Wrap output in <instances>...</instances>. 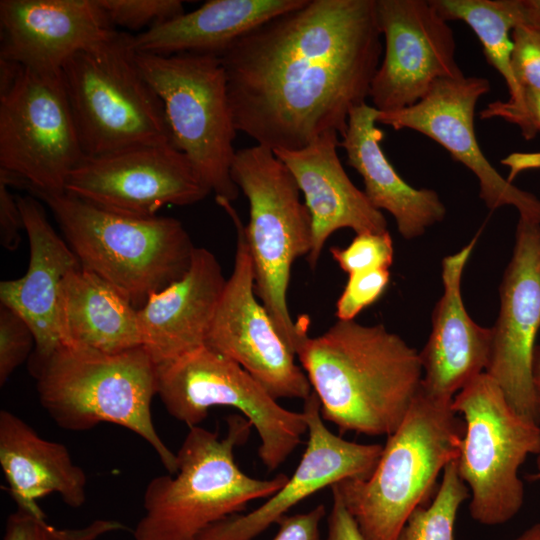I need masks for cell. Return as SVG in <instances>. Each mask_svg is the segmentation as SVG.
Masks as SVG:
<instances>
[{
    "label": "cell",
    "mask_w": 540,
    "mask_h": 540,
    "mask_svg": "<svg viewBox=\"0 0 540 540\" xmlns=\"http://www.w3.org/2000/svg\"><path fill=\"white\" fill-rule=\"evenodd\" d=\"M333 259L346 273L389 269L393 262V241L388 230L356 234L345 248H330Z\"/></svg>",
    "instance_id": "4dcf8cb0"
},
{
    "label": "cell",
    "mask_w": 540,
    "mask_h": 540,
    "mask_svg": "<svg viewBox=\"0 0 540 540\" xmlns=\"http://www.w3.org/2000/svg\"><path fill=\"white\" fill-rule=\"evenodd\" d=\"M452 409L464 422L456 465L469 489L470 516L482 525L504 524L523 505L519 469L540 453V424L520 416L485 372L453 397Z\"/></svg>",
    "instance_id": "30bf717a"
},
{
    "label": "cell",
    "mask_w": 540,
    "mask_h": 540,
    "mask_svg": "<svg viewBox=\"0 0 540 540\" xmlns=\"http://www.w3.org/2000/svg\"><path fill=\"white\" fill-rule=\"evenodd\" d=\"M124 529L121 522L111 519H97L82 528L58 529L45 517L17 509L7 519L3 540H96Z\"/></svg>",
    "instance_id": "f546056e"
},
{
    "label": "cell",
    "mask_w": 540,
    "mask_h": 540,
    "mask_svg": "<svg viewBox=\"0 0 540 540\" xmlns=\"http://www.w3.org/2000/svg\"><path fill=\"white\" fill-rule=\"evenodd\" d=\"M84 157L61 72L0 60V175L60 194Z\"/></svg>",
    "instance_id": "9c48e42d"
},
{
    "label": "cell",
    "mask_w": 540,
    "mask_h": 540,
    "mask_svg": "<svg viewBox=\"0 0 540 540\" xmlns=\"http://www.w3.org/2000/svg\"><path fill=\"white\" fill-rule=\"evenodd\" d=\"M226 280L216 256L196 247L185 275L137 310L142 347L156 365L205 345Z\"/></svg>",
    "instance_id": "603a6c76"
},
{
    "label": "cell",
    "mask_w": 540,
    "mask_h": 540,
    "mask_svg": "<svg viewBox=\"0 0 540 540\" xmlns=\"http://www.w3.org/2000/svg\"><path fill=\"white\" fill-rule=\"evenodd\" d=\"M35 348V337L27 322L9 307L0 306V385L27 359Z\"/></svg>",
    "instance_id": "d6a6232c"
},
{
    "label": "cell",
    "mask_w": 540,
    "mask_h": 540,
    "mask_svg": "<svg viewBox=\"0 0 540 540\" xmlns=\"http://www.w3.org/2000/svg\"><path fill=\"white\" fill-rule=\"evenodd\" d=\"M9 187L6 179L0 176V243L5 249L14 251L19 246L24 223L17 197Z\"/></svg>",
    "instance_id": "8d00e7d4"
},
{
    "label": "cell",
    "mask_w": 540,
    "mask_h": 540,
    "mask_svg": "<svg viewBox=\"0 0 540 540\" xmlns=\"http://www.w3.org/2000/svg\"><path fill=\"white\" fill-rule=\"evenodd\" d=\"M502 118L519 127L526 140L540 133V91L525 90L518 103L494 101L481 112V119Z\"/></svg>",
    "instance_id": "d590c367"
},
{
    "label": "cell",
    "mask_w": 540,
    "mask_h": 540,
    "mask_svg": "<svg viewBox=\"0 0 540 540\" xmlns=\"http://www.w3.org/2000/svg\"><path fill=\"white\" fill-rule=\"evenodd\" d=\"M532 382L535 397V405L540 422V345H537L534 352L532 366Z\"/></svg>",
    "instance_id": "60d3db41"
},
{
    "label": "cell",
    "mask_w": 540,
    "mask_h": 540,
    "mask_svg": "<svg viewBox=\"0 0 540 540\" xmlns=\"http://www.w3.org/2000/svg\"><path fill=\"white\" fill-rule=\"evenodd\" d=\"M251 428L239 414L227 418L223 437L201 426L189 428L176 453V473L157 476L145 488V512L133 531L134 540H195L249 502L279 490L287 475L254 478L235 461L234 450L247 441Z\"/></svg>",
    "instance_id": "3957f363"
},
{
    "label": "cell",
    "mask_w": 540,
    "mask_h": 540,
    "mask_svg": "<svg viewBox=\"0 0 540 540\" xmlns=\"http://www.w3.org/2000/svg\"><path fill=\"white\" fill-rule=\"evenodd\" d=\"M330 488L332 507L328 516V532L325 540H366L336 487L333 485Z\"/></svg>",
    "instance_id": "f35d334b"
},
{
    "label": "cell",
    "mask_w": 540,
    "mask_h": 540,
    "mask_svg": "<svg viewBox=\"0 0 540 540\" xmlns=\"http://www.w3.org/2000/svg\"><path fill=\"white\" fill-rule=\"evenodd\" d=\"M376 11L384 55L369 97L378 111L410 107L437 80L464 75L453 30L432 0H376Z\"/></svg>",
    "instance_id": "9a60e30c"
},
{
    "label": "cell",
    "mask_w": 540,
    "mask_h": 540,
    "mask_svg": "<svg viewBox=\"0 0 540 540\" xmlns=\"http://www.w3.org/2000/svg\"><path fill=\"white\" fill-rule=\"evenodd\" d=\"M0 465L18 509L45 517L38 500L57 493L72 508L85 504L87 476L68 448L41 436L23 419L0 411Z\"/></svg>",
    "instance_id": "d4e9b609"
},
{
    "label": "cell",
    "mask_w": 540,
    "mask_h": 540,
    "mask_svg": "<svg viewBox=\"0 0 540 540\" xmlns=\"http://www.w3.org/2000/svg\"><path fill=\"white\" fill-rule=\"evenodd\" d=\"M515 245L500 286L486 372L522 417L540 424L532 366L540 328V224L519 218Z\"/></svg>",
    "instance_id": "e0dca14e"
},
{
    "label": "cell",
    "mask_w": 540,
    "mask_h": 540,
    "mask_svg": "<svg viewBox=\"0 0 540 540\" xmlns=\"http://www.w3.org/2000/svg\"><path fill=\"white\" fill-rule=\"evenodd\" d=\"M489 91L490 82L484 77L439 79L416 104L396 111H379L377 123L395 130L411 129L434 140L474 173L480 198L489 209L513 206L519 218L540 224V200L503 178L479 146L474 129L475 108Z\"/></svg>",
    "instance_id": "2e32d148"
},
{
    "label": "cell",
    "mask_w": 540,
    "mask_h": 540,
    "mask_svg": "<svg viewBox=\"0 0 540 540\" xmlns=\"http://www.w3.org/2000/svg\"><path fill=\"white\" fill-rule=\"evenodd\" d=\"M32 194L50 209L81 267L111 284L137 310L191 265L196 247L176 218L123 215L66 192Z\"/></svg>",
    "instance_id": "5b68a950"
},
{
    "label": "cell",
    "mask_w": 540,
    "mask_h": 540,
    "mask_svg": "<svg viewBox=\"0 0 540 540\" xmlns=\"http://www.w3.org/2000/svg\"><path fill=\"white\" fill-rule=\"evenodd\" d=\"M513 540H540V523L532 525Z\"/></svg>",
    "instance_id": "b9f144b4"
},
{
    "label": "cell",
    "mask_w": 540,
    "mask_h": 540,
    "mask_svg": "<svg viewBox=\"0 0 540 540\" xmlns=\"http://www.w3.org/2000/svg\"><path fill=\"white\" fill-rule=\"evenodd\" d=\"M338 135L327 131L302 149L274 150L294 177L310 213L312 246L307 261L311 269L334 232L345 228L356 234L387 230L383 213L344 170L337 153Z\"/></svg>",
    "instance_id": "7402d4cb"
},
{
    "label": "cell",
    "mask_w": 540,
    "mask_h": 540,
    "mask_svg": "<svg viewBox=\"0 0 540 540\" xmlns=\"http://www.w3.org/2000/svg\"><path fill=\"white\" fill-rule=\"evenodd\" d=\"M323 420L341 434H392L421 388L419 352L383 325L338 320L296 352Z\"/></svg>",
    "instance_id": "7a4b0ae2"
},
{
    "label": "cell",
    "mask_w": 540,
    "mask_h": 540,
    "mask_svg": "<svg viewBox=\"0 0 540 540\" xmlns=\"http://www.w3.org/2000/svg\"><path fill=\"white\" fill-rule=\"evenodd\" d=\"M463 434L452 401L420 388L371 475L334 484L366 540H397L413 511L427 504L440 473L458 458Z\"/></svg>",
    "instance_id": "277c9868"
},
{
    "label": "cell",
    "mask_w": 540,
    "mask_h": 540,
    "mask_svg": "<svg viewBox=\"0 0 540 540\" xmlns=\"http://www.w3.org/2000/svg\"><path fill=\"white\" fill-rule=\"evenodd\" d=\"M446 20L465 22L476 34L487 61L504 78L512 103L520 102L511 69L512 30L522 24L520 0H432Z\"/></svg>",
    "instance_id": "83f0119b"
},
{
    "label": "cell",
    "mask_w": 540,
    "mask_h": 540,
    "mask_svg": "<svg viewBox=\"0 0 540 540\" xmlns=\"http://www.w3.org/2000/svg\"><path fill=\"white\" fill-rule=\"evenodd\" d=\"M378 112L367 103L354 108L339 146L347 164L361 175L370 203L394 217L403 238H417L444 219L446 208L436 191L412 187L394 169L381 147L384 133L376 125Z\"/></svg>",
    "instance_id": "cb8c5ba5"
},
{
    "label": "cell",
    "mask_w": 540,
    "mask_h": 540,
    "mask_svg": "<svg viewBox=\"0 0 540 540\" xmlns=\"http://www.w3.org/2000/svg\"><path fill=\"white\" fill-rule=\"evenodd\" d=\"M215 200L233 223L236 250L205 345L239 364L276 400L305 401L312 393L307 375L256 296L245 224L231 201Z\"/></svg>",
    "instance_id": "4fadbf2b"
},
{
    "label": "cell",
    "mask_w": 540,
    "mask_h": 540,
    "mask_svg": "<svg viewBox=\"0 0 540 540\" xmlns=\"http://www.w3.org/2000/svg\"><path fill=\"white\" fill-rule=\"evenodd\" d=\"M132 36L117 30L63 65L66 94L86 157L173 143L161 99L136 63Z\"/></svg>",
    "instance_id": "ba28073f"
},
{
    "label": "cell",
    "mask_w": 540,
    "mask_h": 540,
    "mask_svg": "<svg viewBox=\"0 0 540 540\" xmlns=\"http://www.w3.org/2000/svg\"><path fill=\"white\" fill-rule=\"evenodd\" d=\"M32 376L42 407L59 427L80 432L119 425L145 440L169 474L176 473V453L152 420L157 365L142 346L117 353L61 346Z\"/></svg>",
    "instance_id": "8992f818"
},
{
    "label": "cell",
    "mask_w": 540,
    "mask_h": 540,
    "mask_svg": "<svg viewBox=\"0 0 540 540\" xmlns=\"http://www.w3.org/2000/svg\"><path fill=\"white\" fill-rule=\"evenodd\" d=\"M28 236L30 257L26 273L0 283V301L30 326L35 348L28 360L31 375L61 345L58 299L63 279L81 266L65 239L50 224L35 196H16Z\"/></svg>",
    "instance_id": "ffe728a7"
},
{
    "label": "cell",
    "mask_w": 540,
    "mask_h": 540,
    "mask_svg": "<svg viewBox=\"0 0 540 540\" xmlns=\"http://www.w3.org/2000/svg\"><path fill=\"white\" fill-rule=\"evenodd\" d=\"M58 328L66 347L117 353L142 346L137 309L111 284L81 266L62 281Z\"/></svg>",
    "instance_id": "4316f807"
},
{
    "label": "cell",
    "mask_w": 540,
    "mask_h": 540,
    "mask_svg": "<svg viewBox=\"0 0 540 540\" xmlns=\"http://www.w3.org/2000/svg\"><path fill=\"white\" fill-rule=\"evenodd\" d=\"M157 395L188 428L200 426L213 407H232L250 421L269 471L278 468L307 432L303 412L282 407L239 364L206 345L157 365Z\"/></svg>",
    "instance_id": "7c38bea8"
},
{
    "label": "cell",
    "mask_w": 540,
    "mask_h": 540,
    "mask_svg": "<svg viewBox=\"0 0 540 540\" xmlns=\"http://www.w3.org/2000/svg\"><path fill=\"white\" fill-rule=\"evenodd\" d=\"M476 238L442 260L443 295L432 313V330L421 352V389L427 395L453 397L489 364L492 330L475 323L461 296V280Z\"/></svg>",
    "instance_id": "44dd1931"
},
{
    "label": "cell",
    "mask_w": 540,
    "mask_h": 540,
    "mask_svg": "<svg viewBox=\"0 0 540 540\" xmlns=\"http://www.w3.org/2000/svg\"><path fill=\"white\" fill-rule=\"evenodd\" d=\"M390 280L389 269H375L348 275L347 283L336 303L338 320L350 321L384 293Z\"/></svg>",
    "instance_id": "836d02e7"
},
{
    "label": "cell",
    "mask_w": 540,
    "mask_h": 540,
    "mask_svg": "<svg viewBox=\"0 0 540 540\" xmlns=\"http://www.w3.org/2000/svg\"><path fill=\"white\" fill-rule=\"evenodd\" d=\"M304 0H209L199 8L132 36L138 54L220 57L245 34Z\"/></svg>",
    "instance_id": "484cf974"
},
{
    "label": "cell",
    "mask_w": 540,
    "mask_h": 540,
    "mask_svg": "<svg viewBox=\"0 0 540 540\" xmlns=\"http://www.w3.org/2000/svg\"><path fill=\"white\" fill-rule=\"evenodd\" d=\"M376 0H304L221 56L234 126L271 150L344 136L383 53Z\"/></svg>",
    "instance_id": "6da1fadb"
},
{
    "label": "cell",
    "mask_w": 540,
    "mask_h": 540,
    "mask_svg": "<svg viewBox=\"0 0 540 540\" xmlns=\"http://www.w3.org/2000/svg\"><path fill=\"white\" fill-rule=\"evenodd\" d=\"M522 24L540 31V0H520Z\"/></svg>",
    "instance_id": "ab89813d"
},
{
    "label": "cell",
    "mask_w": 540,
    "mask_h": 540,
    "mask_svg": "<svg viewBox=\"0 0 540 540\" xmlns=\"http://www.w3.org/2000/svg\"><path fill=\"white\" fill-rule=\"evenodd\" d=\"M65 192L134 217L156 216L168 204L192 205L211 193L173 143L85 156L70 174Z\"/></svg>",
    "instance_id": "5bb4252c"
},
{
    "label": "cell",
    "mask_w": 540,
    "mask_h": 540,
    "mask_svg": "<svg viewBox=\"0 0 540 540\" xmlns=\"http://www.w3.org/2000/svg\"><path fill=\"white\" fill-rule=\"evenodd\" d=\"M98 3L113 26L133 30L151 28L185 12L179 0H98Z\"/></svg>",
    "instance_id": "1f68e13d"
},
{
    "label": "cell",
    "mask_w": 540,
    "mask_h": 540,
    "mask_svg": "<svg viewBox=\"0 0 540 540\" xmlns=\"http://www.w3.org/2000/svg\"><path fill=\"white\" fill-rule=\"evenodd\" d=\"M0 27V60L42 72L116 31L98 0H1Z\"/></svg>",
    "instance_id": "d6986e66"
},
{
    "label": "cell",
    "mask_w": 540,
    "mask_h": 540,
    "mask_svg": "<svg viewBox=\"0 0 540 540\" xmlns=\"http://www.w3.org/2000/svg\"><path fill=\"white\" fill-rule=\"evenodd\" d=\"M469 497V489L460 478L454 460L445 467L431 503L413 511L397 540H454L459 507Z\"/></svg>",
    "instance_id": "f1b7e54d"
},
{
    "label": "cell",
    "mask_w": 540,
    "mask_h": 540,
    "mask_svg": "<svg viewBox=\"0 0 540 540\" xmlns=\"http://www.w3.org/2000/svg\"><path fill=\"white\" fill-rule=\"evenodd\" d=\"M511 38V69L519 90L522 94L525 90L540 91V31L520 24L512 30Z\"/></svg>",
    "instance_id": "e575fe53"
},
{
    "label": "cell",
    "mask_w": 540,
    "mask_h": 540,
    "mask_svg": "<svg viewBox=\"0 0 540 540\" xmlns=\"http://www.w3.org/2000/svg\"><path fill=\"white\" fill-rule=\"evenodd\" d=\"M302 412L308 441L293 475L256 509L231 515L211 525L195 540H253L316 492L344 479L371 475L383 445L351 442L331 432L324 423L313 391L304 401Z\"/></svg>",
    "instance_id": "ac0fdd59"
},
{
    "label": "cell",
    "mask_w": 540,
    "mask_h": 540,
    "mask_svg": "<svg viewBox=\"0 0 540 540\" xmlns=\"http://www.w3.org/2000/svg\"><path fill=\"white\" fill-rule=\"evenodd\" d=\"M231 175L249 202L245 237L256 296L296 355L309 337L308 321L293 320L287 294L295 260L311 250L310 213L294 177L267 147L255 144L236 150Z\"/></svg>",
    "instance_id": "52a82bcc"
},
{
    "label": "cell",
    "mask_w": 540,
    "mask_h": 540,
    "mask_svg": "<svg viewBox=\"0 0 540 540\" xmlns=\"http://www.w3.org/2000/svg\"><path fill=\"white\" fill-rule=\"evenodd\" d=\"M140 72L162 101L174 146L215 197L234 201L231 175L234 126L220 57L205 54L135 56Z\"/></svg>",
    "instance_id": "8fae6325"
},
{
    "label": "cell",
    "mask_w": 540,
    "mask_h": 540,
    "mask_svg": "<svg viewBox=\"0 0 540 540\" xmlns=\"http://www.w3.org/2000/svg\"><path fill=\"white\" fill-rule=\"evenodd\" d=\"M536 470L534 473L528 476L529 481H539L540 482V453L536 455Z\"/></svg>",
    "instance_id": "7bdbcfd3"
},
{
    "label": "cell",
    "mask_w": 540,
    "mask_h": 540,
    "mask_svg": "<svg viewBox=\"0 0 540 540\" xmlns=\"http://www.w3.org/2000/svg\"><path fill=\"white\" fill-rule=\"evenodd\" d=\"M326 514L318 505L305 513L284 516L277 524L278 531L272 540H322L320 524Z\"/></svg>",
    "instance_id": "74e56055"
}]
</instances>
